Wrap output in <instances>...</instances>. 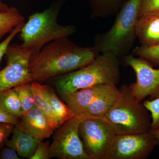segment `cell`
<instances>
[{
	"mask_svg": "<svg viewBox=\"0 0 159 159\" xmlns=\"http://www.w3.org/2000/svg\"><path fill=\"white\" fill-rule=\"evenodd\" d=\"M127 65L130 66L136 76V81L129 85L133 97L142 101L149 97L152 100L159 97V69H154L147 61L130 54L123 57Z\"/></svg>",
	"mask_w": 159,
	"mask_h": 159,
	"instance_id": "obj_10",
	"label": "cell"
},
{
	"mask_svg": "<svg viewBox=\"0 0 159 159\" xmlns=\"http://www.w3.org/2000/svg\"><path fill=\"white\" fill-rule=\"evenodd\" d=\"M131 54L145 60L152 66H159V44L152 47L138 46L133 49Z\"/></svg>",
	"mask_w": 159,
	"mask_h": 159,
	"instance_id": "obj_21",
	"label": "cell"
},
{
	"mask_svg": "<svg viewBox=\"0 0 159 159\" xmlns=\"http://www.w3.org/2000/svg\"></svg>",
	"mask_w": 159,
	"mask_h": 159,
	"instance_id": "obj_32",
	"label": "cell"
},
{
	"mask_svg": "<svg viewBox=\"0 0 159 159\" xmlns=\"http://www.w3.org/2000/svg\"><path fill=\"white\" fill-rule=\"evenodd\" d=\"M13 148L5 146L0 150V159H21Z\"/></svg>",
	"mask_w": 159,
	"mask_h": 159,
	"instance_id": "obj_28",
	"label": "cell"
},
{
	"mask_svg": "<svg viewBox=\"0 0 159 159\" xmlns=\"http://www.w3.org/2000/svg\"><path fill=\"white\" fill-rule=\"evenodd\" d=\"M99 53L94 46L81 47L68 38L51 42L31 56L29 69L33 82H43L81 68Z\"/></svg>",
	"mask_w": 159,
	"mask_h": 159,
	"instance_id": "obj_1",
	"label": "cell"
},
{
	"mask_svg": "<svg viewBox=\"0 0 159 159\" xmlns=\"http://www.w3.org/2000/svg\"><path fill=\"white\" fill-rule=\"evenodd\" d=\"M0 109L20 119L23 116L20 101L14 89L0 92Z\"/></svg>",
	"mask_w": 159,
	"mask_h": 159,
	"instance_id": "obj_19",
	"label": "cell"
},
{
	"mask_svg": "<svg viewBox=\"0 0 159 159\" xmlns=\"http://www.w3.org/2000/svg\"><path fill=\"white\" fill-rule=\"evenodd\" d=\"M48 93L50 110L57 129L65 122L75 116V115L69 106L60 99L50 86Z\"/></svg>",
	"mask_w": 159,
	"mask_h": 159,
	"instance_id": "obj_17",
	"label": "cell"
},
{
	"mask_svg": "<svg viewBox=\"0 0 159 159\" xmlns=\"http://www.w3.org/2000/svg\"><path fill=\"white\" fill-rule=\"evenodd\" d=\"M159 11V0H141L139 18Z\"/></svg>",
	"mask_w": 159,
	"mask_h": 159,
	"instance_id": "obj_24",
	"label": "cell"
},
{
	"mask_svg": "<svg viewBox=\"0 0 159 159\" xmlns=\"http://www.w3.org/2000/svg\"><path fill=\"white\" fill-rule=\"evenodd\" d=\"M125 0H89L91 19L105 18L116 15Z\"/></svg>",
	"mask_w": 159,
	"mask_h": 159,
	"instance_id": "obj_16",
	"label": "cell"
},
{
	"mask_svg": "<svg viewBox=\"0 0 159 159\" xmlns=\"http://www.w3.org/2000/svg\"><path fill=\"white\" fill-rule=\"evenodd\" d=\"M20 119L11 116L0 109V123H10L16 125Z\"/></svg>",
	"mask_w": 159,
	"mask_h": 159,
	"instance_id": "obj_29",
	"label": "cell"
},
{
	"mask_svg": "<svg viewBox=\"0 0 159 159\" xmlns=\"http://www.w3.org/2000/svg\"><path fill=\"white\" fill-rule=\"evenodd\" d=\"M151 132L154 137L159 141V129L156 130H150Z\"/></svg>",
	"mask_w": 159,
	"mask_h": 159,
	"instance_id": "obj_31",
	"label": "cell"
},
{
	"mask_svg": "<svg viewBox=\"0 0 159 159\" xmlns=\"http://www.w3.org/2000/svg\"><path fill=\"white\" fill-rule=\"evenodd\" d=\"M24 24H25V22L22 23L19 25L16 26L4 40L2 41V42H0V63H1L3 57L5 56L11 41L15 37L16 34H19L24 25Z\"/></svg>",
	"mask_w": 159,
	"mask_h": 159,
	"instance_id": "obj_25",
	"label": "cell"
},
{
	"mask_svg": "<svg viewBox=\"0 0 159 159\" xmlns=\"http://www.w3.org/2000/svg\"><path fill=\"white\" fill-rule=\"evenodd\" d=\"M119 94L117 85L111 84L78 116L83 118H103L116 102Z\"/></svg>",
	"mask_w": 159,
	"mask_h": 159,
	"instance_id": "obj_14",
	"label": "cell"
},
{
	"mask_svg": "<svg viewBox=\"0 0 159 159\" xmlns=\"http://www.w3.org/2000/svg\"><path fill=\"white\" fill-rule=\"evenodd\" d=\"M25 19L16 8L11 7L8 11L0 12V42L7 33L20 24L25 22Z\"/></svg>",
	"mask_w": 159,
	"mask_h": 159,
	"instance_id": "obj_20",
	"label": "cell"
},
{
	"mask_svg": "<svg viewBox=\"0 0 159 159\" xmlns=\"http://www.w3.org/2000/svg\"><path fill=\"white\" fill-rule=\"evenodd\" d=\"M33 54L22 44L9 45L5 55L6 66L0 71V92L33 82L29 69Z\"/></svg>",
	"mask_w": 159,
	"mask_h": 159,
	"instance_id": "obj_7",
	"label": "cell"
},
{
	"mask_svg": "<svg viewBox=\"0 0 159 159\" xmlns=\"http://www.w3.org/2000/svg\"><path fill=\"white\" fill-rule=\"evenodd\" d=\"M137 36L141 45L152 47L159 44V11L139 18Z\"/></svg>",
	"mask_w": 159,
	"mask_h": 159,
	"instance_id": "obj_13",
	"label": "cell"
},
{
	"mask_svg": "<svg viewBox=\"0 0 159 159\" xmlns=\"http://www.w3.org/2000/svg\"><path fill=\"white\" fill-rule=\"evenodd\" d=\"M141 0L125 1L119 12L111 28L94 38V47L99 53L111 52L117 57H125L131 54L137 36Z\"/></svg>",
	"mask_w": 159,
	"mask_h": 159,
	"instance_id": "obj_2",
	"label": "cell"
},
{
	"mask_svg": "<svg viewBox=\"0 0 159 159\" xmlns=\"http://www.w3.org/2000/svg\"><path fill=\"white\" fill-rule=\"evenodd\" d=\"M80 137L91 159H106L115 136L112 126L103 118L87 117L80 123Z\"/></svg>",
	"mask_w": 159,
	"mask_h": 159,
	"instance_id": "obj_6",
	"label": "cell"
},
{
	"mask_svg": "<svg viewBox=\"0 0 159 159\" xmlns=\"http://www.w3.org/2000/svg\"><path fill=\"white\" fill-rule=\"evenodd\" d=\"M12 134L11 139L7 141L6 146L14 149L21 158L30 159L42 141L20 130L16 125Z\"/></svg>",
	"mask_w": 159,
	"mask_h": 159,
	"instance_id": "obj_15",
	"label": "cell"
},
{
	"mask_svg": "<svg viewBox=\"0 0 159 159\" xmlns=\"http://www.w3.org/2000/svg\"><path fill=\"white\" fill-rule=\"evenodd\" d=\"M84 118L75 116L60 126L50 145V158L91 159L80 137V123Z\"/></svg>",
	"mask_w": 159,
	"mask_h": 159,
	"instance_id": "obj_8",
	"label": "cell"
},
{
	"mask_svg": "<svg viewBox=\"0 0 159 159\" xmlns=\"http://www.w3.org/2000/svg\"><path fill=\"white\" fill-rule=\"evenodd\" d=\"M16 125L20 130L41 141L50 138L54 130L45 114L36 107L24 113Z\"/></svg>",
	"mask_w": 159,
	"mask_h": 159,
	"instance_id": "obj_11",
	"label": "cell"
},
{
	"mask_svg": "<svg viewBox=\"0 0 159 159\" xmlns=\"http://www.w3.org/2000/svg\"><path fill=\"white\" fill-rule=\"evenodd\" d=\"M50 143L48 141L40 142L35 152L30 159H49L50 156Z\"/></svg>",
	"mask_w": 159,
	"mask_h": 159,
	"instance_id": "obj_27",
	"label": "cell"
},
{
	"mask_svg": "<svg viewBox=\"0 0 159 159\" xmlns=\"http://www.w3.org/2000/svg\"><path fill=\"white\" fill-rule=\"evenodd\" d=\"M15 125L10 123H0V150L6 146Z\"/></svg>",
	"mask_w": 159,
	"mask_h": 159,
	"instance_id": "obj_26",
	"label": "cell"
},
{
	"mask_svg": "<svg viewBox=\"0 0 159 159\" xmlns=\"http://www.w3.org/2000/svg\"><path fill=\"white\" fill-rule=\"evenodd\" d=\"M31 86L35 107L42 111L45 114L54 130L57 129L50 110L49 86L42 85L39 82L33 81L31 82Z\"/></svg>",
	"mask_w": 159,
	"mask_h": 159,
	"instance_id": "obj_18",
	"label": "cell"
},
{
	"mask_svg": "<svg viewBox=\"0 0 159 159\" xmlns=\"http://www.w3.org/2000/svg\"><path fill=\"white\" fill-rule=\"evenodd\" d=\"M113 128L116 134L143 133L150 131V112L142 101H137L124 84L119 89L116 102L103 117Z\"/></svg>",
	"mask_w": 159,
	"mask_h": 159,
	"instance_id": "obj_5",
	"label": "cell"
},
{
	"mask_svg": "<svg viewBox=\"0 0 159 159\" xmlns=\"http://www.w3.org/2000/svg\"><path fill=\"white\" fill-rule=\"evenodd\" d=\"M56 77L55 87L61 96L97 84L117 85L120 78L119 58L111 52L102 53L85 66Z\"/></svg>",
	"mask_w": 159,
	"mask_h": 159,
	"instance_id": "obj_3",
	"label": "cell"
},
{
	"mask_svg": "<svg viewBox=\"0 0 159 159\" xmlns=\"http://www.w3.org/2000/svg\"><path fill=\"white\" fill-rule=\"evenodd\" d=\"M111 84H99L61 96L75 116H79L93 101Z\"/></svg>",
	"mask_w": 159,
	"mask_h": 159,
	"instance_id": "obj_12",
	"label": "cell"
},
{
	"mask_svg": "<svg viewBox=\"0 0 159 159\" xmlns=\"http://www.w3.org/2000/svg\"><path fill=\"white\" fill-rule=\"evenodd\" d=\"M10 7L8 5L5 3H3L2 2V0H0V12L6 11L9 10Z\"/></svg>",
	"mask_w": 159,
	"mask_h": 159,
	"instance_id": "obj_30",
	"label": "cell"
},
{
	"mask_svg": "<svg viewBox=\"0 0 159 159\" xmlns=\"http://www.w3.org/2000/svg\"><path fill=\"white\" fill-rule=\"evenodd\" d=\"M151 131L140 134H116L106 159H146L159 145Z\"/></svg>",
	"mask_w": 159,
	"mask_h": 159,
	"instance_id": "obj_9",
	"label": "cell"
},
{
	"mask_svg": "<svg viewBox=\"0 0 159 159\" xmlns=\"http://www.w3.org/2000/svg\"><path fill=\"white\" fill-rule=\"evenodd\" d=\"M61 4L52 5L42 12L31 15L19 33L24 47L37 53L47 44L64 38H68L77 31L73 25H62L57 20Z\"/></svg>",
	"mask_w": 159,
	"mask_h": 159,
	"instance_id": "obj_4",
	"label": "cell"
},
{
	"mask_svg": "<svg viewBox=\"0 0 159 159\" xmlns=\"http://www.w3.org/2000/svg\"><path fill=\"white\" fill-rule=\"evenodd\" d=\"M31 83H26L13 88L17 93L22 108L23 114L35 107Z\"/></svg>",
	"mask_w": 159,
	"mask_h": 159,
	"instance_id": "obj_22",
	"label": "cell"
},
{
	"mask_svg": "<svg viewBox=\"0 0 159 159\" xmlns=\"http://www.w3.org/2000/svg\"><path fill=\"white\" fill-rule=\"evenodd\" d=\"M143 103L151 116V130L159 129V97L152 100H145Z\"/></svg>",
	"mask_w": 159,
	"mask_h": 159,
	"instance_id": "obj_23",
	"label": "cell"
}]
</instances>
